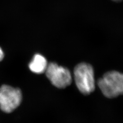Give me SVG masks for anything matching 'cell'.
<instances>
[{
    "label": "cell",
    "mask_w": 123,
    "mask_h": 123,
    "mask_svg": "<svg viewBox=\"0 0 123 123\" xmlns=\"http://www.w3.org/2000/svg\"><path fill=\"white\" fill-rule=\"evenodd\" d=\"M113 0L114 1H115V2H120V1H122L123 0Z\"/></svg>",
    "instance_id": "7"
},
{
    "label": "cell",
    "mask_w": 123,
    "mask_h": 123,
    "mask_svg": "<svg viewBox=\"0 0 123 123\" xmlns=\"http://www.w3.org/2000/svg\"><path fill=\"white\" fill-rule=\"evenodd\" d=\"M45 73L51 83L56 88H64L72 83V76L70 71L56 63L48 64Z\"/></svg>",
    "instance_id": "4"
},
{
    "label": "cell",
    "mask_w": 123,
    "mask_h": 123,
    "mask_svg": "<svg viewBox=\"0 0 123 123\" xmlns=\"http://www.w3.org/2000/svg\"><path fill=\"white\" fill-rule=\"evenodd\" d=\"M22 101V92L19 88L6 84L0 87V110L3 113H12L20 106Z\"/></svg>",
    "instance_id": "3"
},
{
    "label": "cell",
    "mask_w": 123,
    "mask_h": 123,
    "mask_svg": "<svg viewBox=\"0 0 123 123\" xmlns=\"http://www.w3.org/2000/svg\"><path fill=\"white\" fill-rule=\"evenodd\" d=\"M103 94L108 98H114L123 94V74L116 71L106 73L98 81Z\"/></svg>",
    "instance_id": "2"
},
{
    "label": "cell",
    "mask_w": 123,
    "mask_h": 123,
    "mask_svg": "<svg viewBox=\"0 0 123 123\" xmlns=\"http://www.w3.org/2000/svg\"><path fill=\"white\" fill-rule=\"evenodd\" d=\"M48 65L46 58L40 54L34 55L29 64L30 70L37 74H42L45 72Z\"/></svg>",
    "instance_id": "5"
},
{
    "label": "cell",
    "mask_w": 123,
    "mask_h": 123,
    "mask_svg": "<svg viewBox=\"0 0 123 123\" xmlns=\"http://www.w3.org/2000/svg\"><path fill=\"white\" fill-rule=\"evenodd\" d=\"M4 57V53L2 49L0 47V62L1 61Z\"/></svg>",
    "instance_id": "6"
},
{
    "label": "cell",
    "mask_w": 123,
    "mask_h": 123,
    "mask_svg": "<svg viewBox=\"0 0 123 123\" xmlns=\"http://www.w3.org/2000/svg\"><path fill=\"white\" fill-rule=\"evenodd\" d=\"M74 75L76 86L84 95H88L95 88L94 73L92 66L86 62H81L75 67Z\"/></svg>",
    "instance_id": "1"
}]
</instances>
